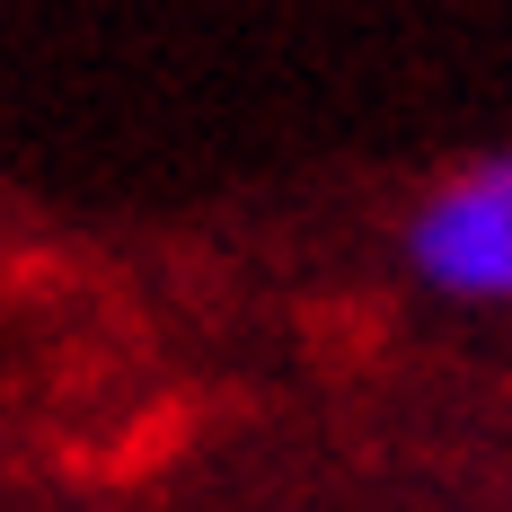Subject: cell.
Segmentation results:
<instances>
[{"mask_svg":"<svg viewBox=\"0 0 512 512\" xmlns=\"http://www.w3.org/2000/svg\"><path fill=\"white\" fill-rule=\"evenodd\" d=\"M407 274L451 309H512V151L451 168L407 212Z\"/></svg>","mask_w":512,"mask_h":512,"instance_id":"6da1fadb","label":"cell"}]
</instances>
